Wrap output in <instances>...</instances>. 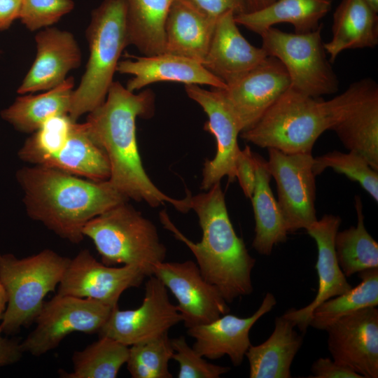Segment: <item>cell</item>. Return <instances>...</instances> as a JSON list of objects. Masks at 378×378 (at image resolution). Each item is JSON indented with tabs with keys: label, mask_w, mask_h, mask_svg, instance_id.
Masks as SVG:
<instances>
[{
	"label": "cell",
	"mask_w": 378,
	"mask_h": 378,
	"mask_svg": "<svg viewBox=\"0 0 378 378\" xmlns=\"http://www.w3.org/2000/svg\"><path fill=\"white\" fill-rule=\"evenodd\" d=\"M74 6L71 0H22L19 18L33 31L56 23Z\"/></svg>",
	"instance_id": "cell-38"
},
{
	"label": "cell",
	"mask_w": 378,
	"mask_h": 378,
	"mask_svg": "<svg viewBox=\"0 0 378 378\" xmlns=\"http://www.w3.org/2000/svg\"><path fill=\"white\" fill-rule=\"evenodd\" d=\"M119 61L116 71L130 74L126 88L130 92L139 90L158 82H176L185 85H207L213 88L225 89L226 84L209 72L199 62L172 54L135 57Z\"/></svg>",
	"instance_id": "cell-22"
},
{
	"label": "cell",
	"mask_w": 378,
	"mask_h": 378,
	"mask_svg": "<svg viewBox=\"0 0 378 378\" xmlns=\"http://www.w3.org/2000/svg\"><path fill=\"white\" fill-rule=\"evenodd\" d=\"M312 168L315 176L328 168L344 174L358 182L376 202H378V171L372 169L361 155L354 151L333 150L314 158Z\"/></svg>",
	"instance_id": "cell-36"
},
{
	"label": "cell",
	"mask_w": 378,
	"mask_h": 378,
	"mask_svg": "<svg viewBox=\"0 0 378 378\" xmlns=\"http://www.w3.org/2000/svg\"><path fill=\"white\" fill-rule=\"evenodd\" d=\"M255 182L251 200L255 218L253 248L260 254L269 255L274 246L285 242L288 233L277 200L270 187L271 174L267 160L254 153Z\"/></svg>",
	"instance_id": "cell-27"
},
{
	"label": "cell",
	"mask_w": 378,
	"mask_h": 378,
	"mask_svg": "<svg viewBox=\"0 0 378 378\" xmlns=\"http://www.w3.org/2000/svg\"><path fill=\"white\" fill-rule=\"evenodd\" d=\"M332 124L330 100L300 93L290 87L240 136L253 144L286 153H312Z\"/></svg>",
	"instance_id": "cell-5"
},
{
	"label": "cell",
	"mask_w": 378,
	"mask_h": 378,
	"mask_svg": "<svg viewBox=\"0 0 378 378\" xmlns=\"http://www.w3.org/2000/svg\"><path fill=\"white\" fill-rule=\"evenodd\" d=\"M374 11L378 13V0H364Z\"/></svg>",
	"instance_id": "cell-46"
},
{
	"label": "cell",
	"mask_w": 378,
	"mask_h": 378,
	"mask_svg": "<svg viewBox=\"0 0 378 378\" xmlns=\"http://www.w3.org/2000/svg\"><path fill=\"white\" fill-rule=\"evenodd\" d=\"M276 304L274 295L268 292L251 316L241 318L227 313L209 323L188 328V335L195 340L192 347L204 358L216 360L227 356L234 366L240 365L251 345V328Z\"/></svg>",
	"instance_id": "cell-18"
},
{
	"label": "cell",
	"mask_w": 378,
	"mask_h": 378,
	"mask_svg": "<svg viewBox=\"0 0 378 378\" xmlns=\"http://www.w3.org/2000/svg\"><path fill=\"white\" fill-rule=\"evenodd\" d=\"M235 178L238 180L244 195L251 198L255 182V164L254 153L248 146L240 150L237 158Z\"/></svg>",
	"instance_id": "cell-40"
},
{
	"label": "cell",
	"mask_w": 378,
	"mask_h": 378,
	"mask_svg": "<svg viewBox=\"0 0 378 378\" xmlns=\"http://www.w3.org/2000/svg\"><path fill=\"white\" fill-rule=\"evenodd\" d=\"M215 88L234 115L241 132L252 127L266 111L290 87L288 74L276 57L267 56L259 65Z\"/></svg>",
	"instance_id": "cell-15"
},
{
	"label": "cell",
	"mask_w": 378,
	"mask_h": 378,
	"mask_svg": "<svg viewBox=\"0 0 378 378\" xmlns=\"http://www.w3.org/2000/svg\"><path fill=\"white\" fill-rule=\"evenodd\" d=\"M313 378H363L349 367L329 358H319L312 364Z\"/></svg>",
	"instance_id": "cell-41"
},
{
	"label": "cell",
	"mask_w": 378,
	"mask_h": 378,
	"mask_svg": "<svg viewBox=\"0 0 378 378\" xmlns=\"http://www.w3.org/2000/svg\"><path fill=\"white\" fill-rule=\"evenodd\" d=\"M361 281L348 291L330 298L312 312L309 326L326 330L340 318L359 309L378 304V268L358 273Z\"/></svg>",
	"instance_id": "cell-32"
},
{
	"label": "cell",
	"mask_w": 378,
	"mask_h": 378,
	"mask_svg": "<svg viewBox=\"0 0 378 378\" xmlns=\"http://www.w3.org/2000/svg\"><path fill=\"white\" fill-rule=\"evenodd\" d=\"M41 166L94 181H107L110 177L106 153L89 134L84 123L76 122L62 149Z\"/></svg>",
	"instance_id": "cell-28"
},
{
	"label": "cell",
	"mask_w": 378,
	"mask_h": 378,
	"mask_svg": "<svg viewBox=\"0 0 378 378\" xmlns=\"http://www.w3.org/2000/svg\"><path fill=\"white\" fill-rule=\"evenodd\" d=\"M332 31V39L323 43L330 62L345 50L377 45L378 13L364 0H342L333 13Z\"/></svg>",
	"instance_id": "cell-24"
},
{
	"label": "cell",
	"mask_w": 378,
	"mask_h": 378,
	"mask_svg": "<svg viewBox=\"0 0 378 378\" xmlns=\"http://www.w3.org/2000/svg\"><path fill=\"white\" fill-rule=\"evenodd\" d=\"M22 0H0V30L8 29L19 18Z\"/></svg>",
	"instance_id": "cell-43"
},
{
	"label": "cell",
	"mask_w": 378,
	"mask_h": 378,
	"mask_svg": "<svg viewBox=\"0 0 378 378\" xmlns=\"http://www.w3.org/2000/svg\"><path fill=\"white\" fill-rule=\"evenodd\" d=\"M335 362L363 378L378 377V309L368 307L344 316L326 330Z\"/></svg>",
	"instance_id": "cell-17"
},
{
	"label": "cell",
	"mask_w": 378,
	"mask_h": 378,
	"mask_svg": "<svg viewBox=\"0 0 378 378\" xmlns=\"http://www.w3.org/2000/svg\"><path fill=\"white\" fill-rule=\"evenodd\" d=\"M16 178L29 216L74 244L83 241L90 220L130 200L108 180L94 181L45 166L21 168Z\"/></svg>",
	"instance_id": "cell-2"
},
{
	"label": "cell",
	"mask_w": 378,
	"mask_h": 378,
	"mask_svg": "<svg viewBox=\"0 0 378 378\" xmlns=\"http://www.w3.org/2000/svg\"><path fill=\"white\" fill-rule=\"evenodd\" d=\"M331 5L332 0H276L263 9L234 15V20L259 35L281 22L291 24L295 33L305 34L322 26L320 21Z\"/></svg>",
	"instance_id": "cell-26"
},
{
	"label": "cell",
	"mask_w": 378,
	"mask_h": 378,
	"mask_svg": "<svg viewBox=\"0 0 378 378\" xmlns=\"http://www.w3.org/2000/svg\"><path fill=\"white\" fill-rule=\"evenodd\" d=\"M294 323L284 316H277L274 328L267 340L251 345L246 353L250 378H290L293 360L303 343V336Z\"/></svg>",
	"instance_id": "cell-25"
},
{
	"label": "cell",
	"mask_w": 378,
	"mask_h": 378,
	"mask_svg": "<svg viewBox=\"0 0 378 378\" xmlns=\"http://www.w3.org/2000/svg\"><path fill=\"white\" fill-rule=\"evenodd\" d=\"M355 209L356 226L337 231L334 240L337 259L346 277L378 268V244L365 228L363 204L358 195L355 196Z\"/></svg>",
	"instance_id": "cell-31"
},
{
	"label": "cell",
	"mask_w": 378,
	"mask_h": 378,
	"mask_svg": "<svg viewBox=\"0 0 378 378\" xmlns=\"http://www.w3.org/2000/svg\"><path fill=\"white\" fill-rule=\"evenodd\" d=\"M171 342L174 349L172 359L179 365L178 378H219L230 370L206 361L188 344L183 336L172 339Z\"/></svg>",
	"instance_id": "cell-37"
},
{
	"label": "cell",
	"mask_w": 378,
	"mask_h": 378,
	"mask_svg": "<svg viewBox=\"0 0 378 378\" xmlns=\"http://www.w3.org/2000/svg\"><path fill=\"white\" fill-rule=\"evenodd\" d=\"M146 276L136 266L115 267L101 263L84 249L70 259L57 294L92 299L114 307L125 290L139 287Z\"/></svg>",
	"instance_id": "cell-14"
},
{
	"label": "cell",
	"mask_w": 378,
	"mask_h": 378,
	"mask_svg": "<svg viewBox=\"0 0 378 378\" xmlns=\"http://www.w3.org/2000/svg\"><path fill=\"white\" fill-rule=\"evenodd\" d=\"M129 346L108 337H99L72 356L73 370H59L63 378H115L126 364Z\"/></svg>",
	"instance_id": "cell-33"
},
{
	"label": "cell",
	"mask_w": 378,
	"mask_h": 378,
	"mask_svg": "<svg viewBox=\"0 0 378 378\" xmlns=\"http://www.w3.org/2000/svg\"><path fill=\"white\" fill-rule=\"evenodd\" d=\"M69 260L50 249L23 258L0 253V281L7 295L0 324L4 334H15L34 322L45 297L59 285Z\"/></svg>",
	"instance_id": "cell-7"
},
{
	"label": "cell",
	"mask_w": 378,
	"mask_h": 378,
	"mask_svg": "<svg viewBox=\"0 0 378 378\" xmlns=\"http://www.w3.org/2000/svg\"><path fill=\"white\" fill-rule=\"evenodd\" d=\"M35 41L36 58L18 90L20 94L57 87L81 62L80 50L69 31L46 27L38 32Z\"/></svg>",
	"instance_id": "cell-20"
},
{
	"label": "cell",
	"mask_w": 378,
	"mask_h": 378,
	"mask_svg": "<svg viewBox=\"0 0 378 378\" xmlns=\"http://www.w3.org/2000/svg\"><path fill=\"white\" fill-rule=\"evenodd\" d=\"M155 111V94L150 89L134 94L118 81L110 86L105 101L88 113L84 123L89 134L104 150L110 164V183L129 200L158 207L172 204L189 211L188 194L174 199L162 192L147 175L136 136V119L149 118Z\"/></svg>",
	"instance_id": "cell-1"
},
{
	"label": "cell",
	"mask_w": 378,
	"mask_h": 378,
	"mask_svg": "<svg viewBox=\"0 0 378 378\" xmlns=\"http://www.w3.org/2000/svg\"><path fill=\"white\" fill-rule=\"evenodd\" d=\"M216 20L181 0H174L165 24V52L202 64Z\"/></svg>",
	"instance_id": "cell-23"
},
{
	"label": "cell",
	"mask_w": 378,
	"mask_h": 378,
	"mask_svg": "<svg viewBox=\"0 0 378 378\" xmlns=\"http://www.w3.org/2000/svg\"><path fill=\"white\" fill-rule=\"evenodd\" d=\"M74 85V78L68 77L46 92L18 97L1 116L18 131L34 132L50 118L69 115Z\"/></svg>",
	"instance_id": "cell-29"
},
{
	"label": "cell",
	"mask_w": 378,
	"mask_h": 378,
	"mask_svg": "<svg viewBox=\"0 0 378 378\" xmlns=\"http://www.w3.org/2000/svg\"><path fill=\"white\" fill-rule=\"evenodd\" d=\"M7 305V295L6 290L0 281V321L2 320Z\"/></svg>",
	"instance_id": "cell-45"
},
{
	"label": "cell",
	"mask_w": 378,
	"mask_h": 378,
	"mask_svg": "<svg viewBox=\"0 0 378 378\" xmlns=\"http://www.w3.org/2000/svg\"><path fill=\"white\" fill-rule=\"evenodd\" d=\"M86 36L90 56L69 112L74 122L105 101L121 53L129 46L125 0H104L92 13Z\"/></svg>",
	"instance_id": "cell-4"
},
{
	"label": "cell",
	"mask_w": 378,
	"mask_h": 378,
	"mask_svg": "<svg viewBox=\"0 0 378 378\" xmlns=\"http://www.w3.org/2000/svg\"><path fill=\"white\" fill-rule=\"evenodd\" d=\"M189 206L199 219L202 231L200 242L186 237L164 211L160 213V222L191 251L204 278L218 290L227 303L250 295L253 290L251 272L255 260L234 231L220 182L205 192L189 194Z\"/></svg>",
	"instance_id": "cell-3"
},
{
	"label": "cell",
	"mask_w": 378,
	"mask_h": 378,
	"mask_svg": "<svg viewBox=\"0 0 378 378\" xmlns=\"http://www.w3.org/2000/svg\"><path fill=\"white\" fill-rule=\"evenodd\" d=\"M340 224V216L326 214L306 229L317 246V294L314 300L306 307L299 309L291 308L282 315L292 321L302 332H305L309 326L311 315L316 307L352 288L340 269L335 254L334 240Z\"/></svg>",
	"instance_id": "cell-19"
},
{
	"label": "cell",
	"mask_w": 378,
	"mask_h": 378,
	"mask_svg": "<svg viewBox=\"0 0 378 378\" xmlns=\"http://www.w3.org/2000/svg\"><path fill=\"white\" fill-rule=\"evenodd\" d=\"M75 122L69 115L50 118L24 142L19 150V158L26 162L43 165L62 149Z\"/></svg>",
	"instance_id": "cell-34"
},
{
	"label": "cell",
	"mask_w": 378,
	"mask_h": 378,
	"mask_svg": "<svg viewBox=\"0 0 378 378\" xmlns=\"http://www.w3.org/2000/svg\"><path fill=\"white\" fill-rule=\"evenodd\" d=\"M0 327V368L17 363L23 354L20 342L15 339L3 336Z\"/></svg>",
	"instance_id": "cell-42"
},
{
	"label": "cell",
	"mask_w": 378,
	"mask_h": 378,
	"mask_svg": "<svg viewBox=\"0 0 378 378\" xmlns=\"http://www.w3.org/2000/svg\"><path fill=\"white\" fill-rule=\"evenodd\" d=\"M332 124L349 150L361 155L378 171V86L370 78L351 83L330 99Z\"/></svg>",
	"instance_id": "cell-10"
},
{
	"label": "cell",
	"mask_w": 378,
	"mask_h": 378,
	"mask_svg": "<svg viewBox=\"0 0 378 378\" xmlns=\"http://www.w3.org/2000/svg\"><path fill=\"white\" fill-rule=\"evenodd\" d=\"M129 347L127 368L133 378H172L169 361L174 349L166 333Z\"/></svg>",
	"instance_id": "cell-35"
},
{
	"label": "cell",
	"mask_w": 378,
	"mask_h": 378,
	"mask_svg": "<svg viewBox=\"0 0 378 378\" xmlns=\"http://www.w3.org/2000/svg\"><path fill=\"white\" fill-rule=\"evenodd\" d=\"M129 45L145 56L165 52V24L174 0H125Z\"/></svg>",
	"instance_id": "cell-30"
},
{
	"label": "cell",
	"mask_w": 378,
	"mask_h": 378,
	"mask_svg": "<svg viewBox=\"0 0 378 378\" xmlns=\"http://www.w3.org/2000/svg\"><path fill=\"white\" fill-rule=\"evenodd\" d=\"M267 168L276 183L277 202L288 232L307 229L316 215L315 174L312 153H286L267 148Z\"/></svg>",
	"instance_id": "cell-11"
},
{
	"label": "cell",
	"mask_w": 378,
	"mask_h": 378,
	"mask_svg": "<svg viewBox=\"0 0 378 378\" xmlns=\"http://www.w3.org/2000/svg\"><path fill=\"white\" fill-rule=\"evenodd\" d=\"M140 307L120 310L113 307L99 332L128 346L144 342L166 333L182 321L176 305L169 300L167 288L154 275L148 276Z\"/></svg>",
	"instance_id": "cell-12"
},
{
	"label": "cell",
	"mask_w": 378,
	"mask_h": 378,
	"mask_svg": "<svg viewBox=\"0 0 378 378\" xmlns=\"http://www.w3.org/2000/svg\"><path fill=\"white\" fill-rule=\"evenodd\" d=\"M153 275L176 299L187 328L209 323L230 311L218 290L204 278L192 260L158 262L153 267Z\"/></svg>",
	"instance_id": "cell-13"
},
{
	"label": "cell",
	"mask_w": 378,
	"mask_h": 378,
	"mask_svg": "<svg viewBox=\"0 0 378 378\" xmlns=\"http://www.w3.org/2000/svg\"><path fill=\"white\" fill-rule=\"evenodd\" d=\"M246 13L254 12L270 6L276 0H245Z\"/></svg>",
	"instance_id": "cell-44"
},
{
	"label": "cell",
	"mask_w": 378,
	"mask_h": 378,
	"mask_svg": "<svg viewBox=\"0 0 378 378\" xmlns=\"http://www.w3.org/2000/svg\"><path fill=\"white\" fill-rule=\"evenodd\" d=\"M106 265H134L153 275L154 265L164 261L167 248L154 223L125 202L90 220L83 230Z\"/></svg>",
	"instance_id": "cell-6"
},
{
	"label": "cell",
	"mask_w": 378,
	"mask_h": 378,
	"mask_svg": "<svg viewBox=\"0 0 378 378\" xmlns=\"http://www.w3.org/2000/svg\"><path fill=\"white\" fill-rule=\"evenodd\" d=\"M113 308L92 299L57 294L44 302L34 321L36 328L20 342V348L23 353L39 356L72 332L98 333Z\"/></svg>",
	"instance_id": "cell-9"
},
{
	"label": "cell",
	"mask_w": 378,
	"mask_h": 378,
	"mask_svg": "<svg viewBox=\"0 0 378 378\" xmlns=\"http://www.w3.org/2000/svg\"><path fill=\"white\" fill-rule=\"evenodd\" d=\"M322 26L305 34L287 33L271 27L260 36L267 56L286 68L290 88L319 98L337 92L339 80L327 59L321 38Z\"/></svg>",
	"instance_id": "cell-8"
},
{
	"label": "cell",
	"mask_w": 378,
	"mask_h": 378,
	"mask_svg": "<svg viewBox=\"0 0 378 378\" xmlns=\"http://www.w3.org/2000/svg\"><path fill=\"white\" fill-rule=\"evenodd\" d=\"M208 18L216 20L223 13L234 15L246 13L245 0H181Z\"/></svg>",
	"instance_id": "cell-39"
},
{
	"label": "cell",
	"mask_w": 378,
	"mask_h": 378,
	"mask_svg": "<svg viewBox=\"0 0 378 378\" xmlns=\"http://www.w3.org/2000/svg\"><path fill=\"white\" fill-rule=\"evenodd\" d=\"M267 57L239 31L232 11L216 20L202 65L226 85L259 65Z\"/></svg>",
	"instance_id": "cell-21"
},
{
	"label": "cell",
	"mask_w": 378,
	"mask_h": 378,
	"mask_svg": "<svg viewBox=\"0 0 378 378\" xmlns=\"http://www.w3.org/2000/svg\"><path fill=\"white\" fill-rule=\"evenodd\" d=\"M187 95L196 102L206 113L209 120L204 129L212 134L216 141V153L206 160L202 169L201 188L208 190L220 182L224 176L235 179L236 160L241 149L237 138L241 133L239 123L217 90H208L199 85H185Z\"/></svg>",
	"instance_id": "cell-16"
}]
</instances>
